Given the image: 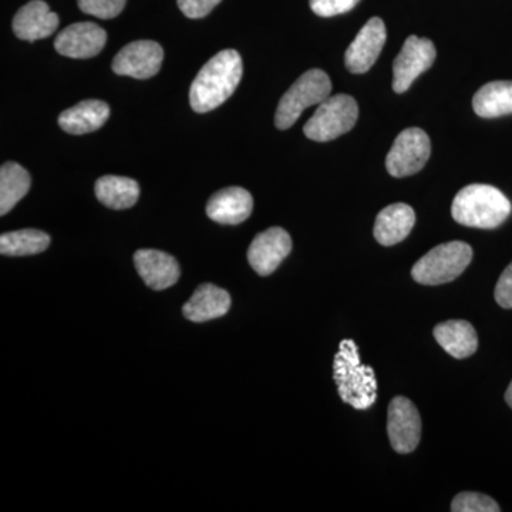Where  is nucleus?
<instances>
[{
	"label": "nucleus",
	"mask_w": 512,
	"mask_h": 512,
	"mask_svg": "<svg viewBox=\"0 0 512 512\" xmlns=\"http://www.w3.org/2000/svg\"><path fill=\"white\" fill-rule=\"evenodd\" d=\"M221 0H178V8L187 18L201 19L210 15Z\"/></svg>",
	"instance_id": "cd10ccee"
},
{
	"label": "nucleus",
	"mask_w": 512,
	"mask_h": 512,
	"mask_svg": "<svg viewBox=\"0 0 512 512\" xmlns=\"http://www.w3.org/2000/svg\"><path fill=\"white\" fill-rule=\"evenodd\" d=\"M453 512H500V505L488 495L478 493H461L451 503Z\"/></svg>",
	"instance_id": "393cba45"
},
{
	"label": "nucleus",
	"mask_w": 512,
	"mask_h": 512,
	"mask_svg": "<svg viewBox=\"0 0 512 512\" xmlns=\"http://www.w3.org/2000/svg\"><path fill=\"white\" fill-rule=\"evenodd\" d=\"M434 339L456 359H466L477 352L478 338L476 329L466 320H447L434 328Z\"/></svg>",
	"instance_id": "aec40b11"
},
{
	"label": "nucleus",
	"mask_w": 512,
	"mask_h": 512,
	"mask_svg": "<svg viewBox=\"0 0 512 512\" xmlns=\"http://www.w3.org/2000/svg\"><path fill=\"white\" fill-rule=\"evenodd\" d=\"M241 55L237 50H222L208 60L191 84L190 103L197 113H208L225 103L242 79Z\"/></svg>",
	"instance_id": "f257e3e1"
},
{
	"label": "nucleus",
	"mask_w": 512,
	"mask_h": 512,
	"mask_svg": "<svg viewBox=\"0 0 512 512\" xmlns=\"http://www.w3.org/2000/svg\"><path fill=\"white\" fill-rule=\"evenodd\" d=\"M416 222V214L410 205L392 204L379 212L375 222V238L380 245L392 247L409 237Z\"/></svg>",
	"instance_id": "f3484780"
},
{
	"label": "nucleus",
	"mask_w": 512,
	"mask_h": 512,
	"mask_svg": "<svg viewBox=\"0 0 512 512\" xmlns=\"http://www.w3.org/2000/svg\"><path fill=\"white\" fill-rule=\"evenodd\" d=\"M110 117L109 104L101 100H84L64 110L59 117L60 127L73 136L93 133L104 126Z\"/></svg>",
	"instance_id": "a211bd4d"
},
{
	"label": "nucleus",
	"mask_w": 512,
	"mask_h": 512,
	"mask_svg": "<svg viewBox=\"0 0 512 512\" xmlns=\"http://www.w3.org/2000/svg\"><path fill=\"white\" fill-rule=\"evenodd\" d=\"M473 259V249L466 242L453 241L431 249L414 264L412 276L417 284H448L466 271Z\"/></svg>",
	"instance_id": "20e7f679"
},
{
	"label": "nucleus",
	"mask_w": 512,
	"mask_h": 512,
	"mask_svg": "<svg viewBox=\"0 0 512 512\" xmlns=\"http://www.w3.org/2000/svg\"><path fill=\"white\" fill-rule=\"evenodd\" d=\"M431 154L430 138L421 128H406L394 140L386 157V168L392 177L403 178L423 170Z\"/></svg>",
	"instance_id": "0eeeda50"
},
{
	"label": "nucleus",
	"mask_w": 512,
	"mask_h": 512,
	"mask_svg": "<svg viewBox=\"0 0 512 512\" xmlns=\"http://www.w3.org/2000/svg\"><path fill=\"white\" fill-rule=\"evenodd\" d=\"M437 50L429 39L410 36L393 63V90L402 94L410 89L414 80L429 70L436 60Z\"/></svg>",
	"instance_id": "6e6552de"
},
{
	"label": "nucleus",
	"mask_w": 512,
	"mask_h": 512,
	"mask_svg": "<svg viewBox=\"0 0 512 512\" xmlns=\"http://www.w3.org/2000/svg\"><path fill=\"white\" fill-rule=\"evenodd\" d=\"M333 377L343 402L353 409L367 410L377 399V382L372 367L360 362L359 350L352 339L340 342L333 362Z\"/></svg>",
	"instance_id": "7ed1b4c3"
},
{
	"label": "nucleus",
	"mask_w": 512,
	"mask_h": 512,
	"mask_svg": "<svg viewBox=\"0 0 512 512\" xmlns=\"http://www.w3.org/2000/svg\"><path fill=\"white\" fill-rule=\"evenodd\" d=\"M164 60L163 47L153 40H138L130 43L114 57L113 72L119 76L146 80L160 72Z\"/></svg>",
	"instance_id": "9d476101"
},
{
	"label": "nucleus",
	"mask_w": 512,
	"mask_h": 512,
	"mask_svg": "<svg viewBox=\"0 0 512 512\" xmlns=\"http://www.w3.org/2000/svg\"><path fill=\"white\" fill-rule=\"evenodd\" d=\"M387 433L394 451L409 454L416 450L421 439L419 410L407 397H394L387 412Z\"/></svg>",
	"instance_id": "1a4fd4ad"
},
{
	"label": "nucleus",
	"mask_w": 512,
	"mask_h": 512,
	"mask_svg": "<svg viewBox=\"0 0 512 512\" xmlns=\"http://www.w3.org/2000/svg\"><path fill=\"white\" fill-rule=\"evenodd\" d=\"M30 190V175L18 163H5L0 168V215H6Z\"/></svg>",
	"instance_id": "5701e85b"
},
{
	"label": "nucleus",
	"mask_w": 512,
	"mask_h": 512,
	"mask_svg": "<svg viewBox=\"0 0 512 512\" xmlns=\"http://www.w3.org/2000/svg\"><path fill=\"white\" fill-rule=\"evenodd\" d=\"M57 26L59 16L43 0H32L20 8L13 19V32L26 42L46 39L56 32Z\"/></svg>",
	"instance_id": "dca6fc26"
},
{
	"label": "nucleus",
	"mask_w": 512,
	"mask_h": 512,
	"mask_svg": "<svg viewBox=\"0 0 512 512\" xmlns=\"http://www.w3.org/2000/svg\"><path fill=\"white\" fill-rule=\"evenodd\" d=\"M97 200L111 210H127L133 207L140 197V185L133 178L119 175H104L94 187Z\"/></svg>",
	"instance_id": "412c9836"
},
{
	"label": "nucleus",
	"mask_w": 512,
	"mask_h": 512,
	"mask_svg": "<svg viewBox=\"0 0 512 512\" xmlns=\"http://www.w3.org/2000/svg\"><path fill=\"white\" fill-rule=\"evenodd\" d=\"M494 295L501 308L512 309V262L498 279Z\"/></svg>",
	"instance_id": "c85d7f7f"
},
{
	"label": "nucleus",
	"mask_w": 512,
	"mask_h": 512,
	"mask_svg": "<svg viewBox=\"0 0 512 512\" xmlns=\"http://www.w3.org/2000/svg\"><path fill=\"white\" fill-rule=\"evenodd\" d=\"M511 202L504 192L487 184H471L463 188L451 205V215L464 227L494 229L511 214Z\"/></svg>",
	"instance_id": "f03ea898"
},
{
	"label": "nucleus",
	"mask_w": 512,
	"mask_h": 512,
	"mask_svg": "<svg viewBox=\"0 0 512 512\" xmlns=\"http://www.w3.org/2000/svg\"><path fill=\"white\" fill-rule=\"evenodd\" d=\"M291 251V235L284 228H269L252 241L248 249L249 265L256 274L268 276L274 274Z\"/></svg>",
	"instance_id": "9b49d317"
},
{
	"label": "nucleus",
	"mask_w": 512,
	"mask_h": 512,
	"mask_svg": "<svg viewBox=\"0 0 512 512\" xmlns=\"http://www.w3.org/2000/svg\"><path fill=\"white\" fill-rule=\"evenodd\" d=\"M505 402H507L508 406L512 409V382L510 386H508L507 392H505Z\"/></svg>",
	"instance_id": "c756f323"
},
{
	"label": "nucleus",
	"mask_w": 512,
	"mask_h": 512,
	"mask_svg": "<svg viewBox=\"0 0 512 512\" xmlns=\"http://www.w3.org/2000/svg\"><path fill=\"white\" fill-rule=\"evenodd\" d=\"M50 237L39 229H20L6 232L0 237V254L5 256H29L46 251Z\"/></svg>",
	"instance_id": "b1692460"
},
{
	"label": "nucleus",
	"mask_w": 512,
	"mask_h": 512,
	"mask_svg": "<svg viewBox=\"0 0 512 512\" xmlns=\"http://www.w3.org/2000/svg\"><path fill=\"white\" fill-rule=\"evenodd\" d=\"M127 0H77L82 12L99 19H113L123 12Z\"/></svg>",
	"instance_id": "a878e982"
},
{
	"label": "nucleus",
	"mask_w": 512,
	"mask_h": 512,
	"mask_svg": "<svg viewBox=\"0 0 512 512\" xmlns=\"http://www.w3.org/2000/svg\"><path fill=\"white\" fill-rule=\"evenodd\" d=\"M359 2L360 0H311V9L315 15L332 18V16L349 12Z\"/></svg>",
	"instance_id": "bb28decb"
},
{
	"label": "nucleus",
	"mask_w": 512,
	"mask_h": 512,
	"mask_svg": "<svg viewBox=\"0 0 512 512\" xmlns=\"http://www.w3.org/2000/svg\"><path fill=\"white\" fill-rule=\"evenodd\" d=\"M134 265L138 275L148 288L164 291L177 284L180 279V265L174 256L157 249H140L134 254Z\"/></svg>",
	"instance_id": "4468645a"
},
{
	"label": "nucleus",
	"mask_w": 512,
	"mask_h": 512,
	"mask_svg": "<svg viewBox=\"0 0 512 512\" xmlns=\"http://www.w3.org/2000/svg\"><path fill=\"white\" fill-rule=\"evenodd\" d=\"M359 117V106L349 94H336L322 101L315 114L303 127V133L313 141L325 143L349 133Z\"/></svg>",
	"instance_id": "423d86ee"
},
{
	"label": "nucleus",
	"mask_w": 512,
	"mask_h": 512,
	"mask_svg": "<svg viewBox=\"0 0 512 512\" xmlns=\"http://www.w3.org/2000/svg\"><path fill=\"white\" fill-rule=\"evenodd\" d=\"M106 30L92 22L73 23L57 35V53L72 59H90L106 46Z\"/></svg>",
	"instance_id": "ddd939ff"
},
{
	"label": "nucleus",
	"mask_w": 512,
	"mask_h": 512,
	"mask_svg": "<svg viewBox=\"0 0 512 512\" xmlns=\"http://www.w3.org/2000/svg\"><path fill=\"white\" fill-rule=\"evenodd\" d=\"M229 308L231 296L227 291L215 285L204 284L185 303L183 313L191 322L202 323L227 315Z\"/></svg>",
	"instance_id": "6ab92c4d"
},
{
	"label": "nucleus",
	"mask_w": 512,
	"mask_h": 512,
	"mask_svg": "<svg viewBox=\"0 0 512 512\" xmlns=\"http://www.w3.org/2000/svg\"><path fill=\"white\" fill-rule=\"evenodd\" d=\"M386 26L380 18H372L360 29L346 50L345 63L349 72L363 74L372 69L386 43Z\"/></svg>",
	"instance_id": "f8f14e48"
},
{
	"label": "nucleus",
	"mask_w": 512,
	"mask_h": 512,
	"mask_svg": "<svg viewBox=\"0 0 512 512\" xmlns=\"http://www.w3.org/2000/svg\"><path fill=\"white\" fill-rule=\"evenodd\" d=\"M473 109L483 119L512 114V82L485 84L474 96Z\"/></svg>",
	"instance_id": "4be33fe9"
},
{
	"label": "nucleus",
	"mask_w": 512,
	"mask_h": 512,
	"mask_svg": "<svg viewBox=\"0 0 512 512\" xmlns=\"http://www.w3.org/2000/svg\"><path fill=\"white\" fill-rule=\"evenodd\" d=\"M330 92L332 82L323 70L312 69L303 73L279 101L275 114L276 127L279 130L291 128L303 111L311 106H319L328 99Z\"/></svg>",
	"instance_id": "39448f33"
},
{
	"label": "nucleus",
	"mask_w": 512,
	"mask_h": 512,
	"mask_svg": "<svg viewBox=\"0 0 512 512\" xmlns=\"http://www.w3.org/2000/svg\"><path fill=\"white\" fill-rule=\"evenodd\" d=\"M254 200L245 188L228 187L215 192L207 204V215L222 225H238L252 214Z\"/></svg>",
	"instance_id": "2eb2a0df"
}]
</instances>
